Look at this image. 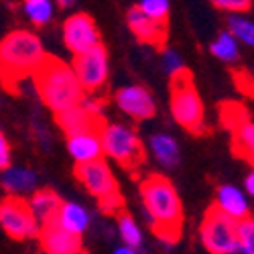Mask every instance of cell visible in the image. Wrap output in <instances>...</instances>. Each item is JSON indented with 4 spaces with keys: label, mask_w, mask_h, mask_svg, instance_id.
<instances>
[{
    "label": "cell",
    "mask_w": 254,
    "mask_h": 254,
    "mask_svg": "<svg viewBox=\"0 0 254 254\" xmlns=\"http://www.w3.org/2000/svg\"><path fill=\"white\" fill-rule=\"evenodd\" d=\"M140 199L155 236L169 246L175 244L183 226V207L175 185L165 175H149L140 181Z\"/></svg>",
    "instance_id": "6da1fadb"
},
{
    "label": "cell",
    "mask_w": 254,
    "mask_h": 254,
    "mask_svg": "<svg viewBox=\"0 0 254 254\" xmlns=\"http://www.w3.org/2000/svg\"><path fill=\"white\" fill-rule=\"evenodd\" d=\"M47 59L41 37L31 29H14L0 39V81L14 92L20 81L33 77Z\"/></svg>",
    "instance_id": "7a4b0ae2"
},
{
    "label": "cell",
    "mask_w": 254,
    "mask_h": 254,
    "mask_svg": "<svg viewBox=\"0 0 254 254\" xmlns=\"http://www.w3.org/2000/svg\"><path fill=\"white\" fill-rule=\"evenodd\" d=\"M33 83L41 102L55 114L73 108L86 96V90L81 88L71 63L49 55L43 61V65L35 71Z\"/></svg>",
    "instance_id": "3957f363"
},
{
    "label": "cell",
    "mask_w": 254,
    "mask_h": 254,
    "mask_svg": "<svg viewBox=\"0 0 254 254\" xmlns=\"http://www.w3.org/2000/svg\"><path fill=\"white\" fill-rule=\"evenodd\" d=\"M171 114L175 122L191 134H205V110L197 88L187 69L171 77Z\"/></svg>",
    "instance_id": "277c9868"
},
{
    "label": "cell",
    "mask_w": 254,
    "mask_h": 254,
    "mask_svg": "<svg viewBox=\"0 0 254 254\" xmlns=\"http://www.w3.org/2000/svg\"><path fill=\"white\" fill-rule=\"evenodd\" d=\"M75 179L88 189L100 203V209L106 214H118L124 205V197L120 195L118 181L104 159H96L90 163L75 165Z\"/></svg>",
    "instance_id": "5b68a950"
},
{
    "label": "cell",
    "mask_w": 254,
    "mask_h": 254,
    "mask_svg": "<svg viewBox=\"0 0 254 254\" xmlns=\"http://www.w3.org/2000/svg\"><path fill=\"white\" fill-rule=\"evenodd\" d=\"M102 151L106 157L116 161L126 171L136 173L144 163V144L140 136L124 124H102L100 128Z\"/></svg>",
    "instance_id": "8992f818"
},
{
    "label": "cell",
    "mask_w": 254,
    "mask_h": 254,
    "mask_svg": "<svg viewBox=\"0 0 254 254\" xmlns=\"http://www.w3.org/2000/svg\"><path fill=\"white\" fill-rule=\"evenodd\" d=\"M199 240L209 254H240L238 220L211 205L201 220Z\"/></svg>",
    "instance_id": "52a82bcc"
},
{
    "label": "cell",
    "mask_w": 254,
    "mask_h": 254,
    "mask_svg": "<svg viewBox=\"0 0 254 254\" xmlns=\"http://www.w3.org/2000/svg\"><path fill=\"white\" fill-rule=\"evenodd\" d=\"M0 228L12 240H29L39 236V220L23 195H6L0 199Z\"/></svg>",
    "instance_id": "ba28073f"
},
{
    "label": "cell",
    "mask_w": 254,
    "mask_h": 254,
    "mask_svg": "<svg viewBox=\"0 0 254 254\" xmlns=\"http://www.w3.org/2000/svg\"><path fill=\"white\" fill-rule=\"evenodd\" d=\"M71 67L86 94H100L110 77V59L104 45H98L92 51L73 55Z\"/></svg>",
    "instance_id": "9c48e42d"
},
{
    "label": "cell",
    "mask_w": 254,
    "mask_h": 254,
    "mask_svg": "<svg viewBox=\"0 0 254 254\" xmlns=\"http://www.w3.org/2000/svg\"><path fill=\"white\" fill-rule=\"evenodd\" d=\"M61 37L71 55H79L102 45V35L96 20L88 12H73L61 25Z\"/></svg>",
    "instance_id": "30bf717a"
},
{
    "label": "cell",
    "mask_w": 254,
    "mask_h": 254,
    "mask_svg": "<svg viewBox=\"0 0 254 254\" xmlns=\"http://www.w3.org/2000/svg\"><path fill=\"white\" fill-rule=\"evenodd\" d=\"M114 102L124 112L136 122L151 120L157 114V102L153 94L144 86H124L114 94Z\"/></svg>",
    "instance_id": "8fae6325"
},
{
    "label": "cell",
    "mask_w": 254,
    "mask_h": 254,
    "mask_svg": "<svg viewBox=\"0 0 254 254\" xmlns=\"http://www.w3.org/2000/svg\"><path fill=\"white\" fill-rule=\"evenodd\" d=\"M39 242L45 254H73L81 250V236L65 230L57 220H49L39 228Z\"/></svg>",
    "instance_id": "7c38bea8"
},
{
    "label": "cell",
    "mask_w": 254,
    "mask_h": 254,
    "mask_svg": "<svg viewBox=\"0 0 254 254\" xmlns=\"http://www.w3.org/2000/svg\"><path fill=\"white\" fill-rule=\"evenodd\" d=\"M126 25L130 33L140 41V43L153 45L157 49H163L167 43V25L144 14L138 6H132L126 12Z\"/></svg>",
    "instance_id": "4fadbf2b"
},
{
    "label": "cell",
    "mask_w": 254,
    "mask_h": 254,
    "mask_svg": "<svg viewBox=\"0 0 254 254\" xmlns=\"http://www.w3.org/2000/svg\"><path fill=\"white\" fill-rule=\"evenodd\" d=\"M55 120L59 124V128L65 132V136L83 132V130H100L102 128V114L90 112L81 102L73 108H67L59 114H55Z\"/></svg>",
    "instance_id": "5bb4252c"
},
{
    "label": "cell",
    "mask_w": 254,
    "mask_h": 254,
    "mask_svg": "<svg viewBox=\"0 0 254 254\" xmlns=\"http://www.w3.org/2000/svg\"><path fill=\"white\" fill-rule=\"evenodd\" d=\"M67 151H69L71 159L75 161V165L102 159L104 151H102L100 130H83V132L69 134L67 136Z\"/></svg>",
    "instance_id": "9a60e30c"
},
{
    "label": "cell",
    "mask_w": 254,
    "mask_h": 254,
    "mask_svg": "<svg viewBox=\"0 0 254 254\" xmlns=\"http://www.w3.org/2000/svg\"><path fill=\"white\" fill-rule=\"evenodd\" d=\"M0 183L10 195H27L37 187V173L29 167H6Z\"/></svg>",
    "instance_id": "2e32d148"
},
{
    "label": "cell",
    "mask_w": 254,
    "mask_h": 254,
    "mask_svg": "<svg viewBox=\"0 0 254 254\" xmlns=\"http://www.w3.org/2000/svg\"><path fill=\"white\" fill-rule=\"evenodd\" d=\"M216 207H220L224 214L232 216L234 220H242L248 216V199L242 193V189L236 185H222L216 191Z\"/></svg>",
    "instance_id": "e0dca14e"
},
{
    "label": "cell",
    "mask_w": 254,
    "mask_h": 254,
    "mask_svg": "<svg viewBox=\"0 0 254 254\" xmlns=\"http://www.w3.org/2000/svg\"><path fill=\"white\" fill-rule=\"evenodd\" d=\"M232 132V151L240 159L254 165V122L246 116L230 128Z\"/></svg>",
    "instance_id": "ac0fdd59"
},
{
    "label": "cell",
    "mask_w": 254,
    "mask_h": 254,
    "mask_svg": "<svg viewBox=\"0 0 254 254\" xmlns=\"http://www.w3.org/2000/svg\"><path fill=\"white\" fill-rule=\"evenodd\" d=\"M61 203L63 201L59 199V195L55 191H51V189H35L31 199H29L31 211L35 214V218L39 220V224H45L49 220H55Z\"/></svg>",
    "instance_id": "d6986e66"
},
{
    "label": "cell",
    "mask_w": 254,
    "mask_h": 254,
    "mask_svg": "<svg viewBox=\"0 0 254 254\" xmlns=\"http://www.w3.org/2000/svg\"><path fill=\"white\" fill-rule=\"evenodd\" d=\"M63 228L73 232V234H83L90 226V211L79 205V203H73V201H63L59 211H57V218H55Z\"/></svg>",
    "instance_id": "ffe728a7"
},
{
    "label": "cell",
    "mask_w": 254,
    "mask_h": 254,
    "mask_svg": "<svg viewBox=\"0 0 254 254\" xmlns=\"http://www.w3.org/2000/svg\"><path fill=\"white\" fill-rule=\"evenodd\" d=\"M149 146H151V153L155 155V159L163 167L171 169L179 163V144L171 134H165V132L153 134L149 140Z\"/></svg>",
    "instance_id": "44dd1931"
},
{
    "label": "cell",
    "mask_w": 254,
    "mask_h": 254,
    "mask_svg": "<svg viewBox=\"0 0 254 254\" xmlns=\"http://www.w3.org/2000/svg\"><path fill=\"white\" fill-rule=\"evenodd\" d=\"M209 53L224 63H236L240 59V41L228 29L220 31L216 39L209 43Z\"/></svg>",
    "instance_id": "7402d4cb"
},
{
    "label": "cell",
    "mask_w": 254,
    "mask_h": 254,
    "mask_svg": "<svg viewBox=\"0 0 254 254\" xmlns=\"http://www.w3.org/2000/svg\"><path fill=\"white\" fill-rule=\"evenodd\" d=\"M55 0H23V12L35 27H45L53 20Z\"/></svg>",
    "instance_id": "603a6c76"
},
{
    "label": "cell",
    "mask_w": 254,
    "mask_h": 254,
    "mask_svg": "<svg viewBox=\"0 0 254 254\" xmlns=\"http://www.w3.org/2000/svg\"><path fill=\"white\" fill-rule=\"evenodd\" d=\"M226 27L240 43L254 47V20L244 16V12H230L226 18Z\"/></svg>",
    "instance_id": "cb8c5ba5"
},
{
    "label": "cell",
    "mask_w": 254,
    "mask_h": 254,
    "mask_svg": "<svg viewBox=\"0 0 254 254\" xmlns=\"http://www.w3.org/2000/svg\"><path fill=\"white\" fill-rule=\"evenodd\" d=\"M116 222H118V232H120V238L126 246H132V248H140L142 244V232L136 224V220L126 214V211H118L116 214Z\"/></svg>",
    "instance_id": "d4e9b609"
},
{
    "label": "cell",
    "mask_w": 254,
    "mask_h": 254,
    "mask_svg": "<svg viewBox=\"0 0 254 254\" xmlns=\"http://www.w3.org/2000/svg\"><path fill=\"white\" fill-rule=\"evenodd\" d=\"M144 14L169 25V14H171V0H138L136 4Z\"/></svg>",
    "instance_id": "484cf974"
},
{
    "label": "cell",
    "mask_w": 254,
    "mask_h": 254,
    "mask_svg": "<svg viewBox=\"0 0 254 254\" xmlns=\"http://www.w3.org/2000/svg\"><path fill=\"white\" fill-rule=\"evenodd\" d=\"M238 244H240V254H254V218L252 216L238 220Z\"/></svg>",
    "instance_id": "4316f807"
},
{
    "label": "cell",
    "mask_w": 254,
    "mask_h": 254,
    "mask_svg": "<svg viewBox=\"0 0 254 254\" xmlns=\"http://www.w3.org/2000/svg\"><path fill=\"white\" fill-rule=\"evenodd\" d=\"M161 65L169 77H173V75L187 69L185 63H183V57L175 49H161Z\"/></svg>",
    "instance_id": "83f0119b"
},
{
    "label": "cell",
    "mask_w": 254,
    "mask_h": 254,
    "mask_svg": "<svg viewBox=\"0 0 254 254\" xmlns=\"http://www.w3.org/2000/svg\"><path fill=\"white\" fill-rule=\"evenodd\" d=\"M220 116H222V124L226 126V128H232L234 124H238L240 120H244L248 114H246V110L242 108L240 104H236V102H224L222 106H220Z\"/></svg>",
    "instance_id": "f1b7e54d"
},
{
    "label": "cell",
    "mask_w": 254,
    "mask_h": 254,
    "mask_svg": "<svg viewBox=\"0 0 254 254\" xmlns=\"http://www.w3.org/2000/svg\"><path fill=\"white\" fill-rule=\"evenodd\" d=\"M209 2L228 12H248L252 8V0H209Z\"/></svg>",
    "instance_id": "f546056e"
},
{
    "label": "cell",
    "mask_w": 254,
    "mask_h": 254,
    "mask_svg": "<svg viewBox=\"0 0 254 254\" xmlns=\"http://www.w3.org/2000/svg\"><path fill=\"white\" fill-rule=\"evenodd\" d=\"M10 161H12V149H10L4 132L0 130V171H4L6 167H10Z\"/></svg>",
    "instance_id": "4dcf8cb0"
},
{
    "label": "cell",
    "mask_w": 254,
    "mask_h": 254,
    "mask_svg": "<svg viewBox=\"0 0 254 254\" xmlns=\"http://www.w3.org/2000/svg\"><path fill=\"white\" fill-rule=\"evenodd\" d=\"M234 79H236L238 88H240L242 92H246L248 96L254 98V79H252V75H248L246 71H236V73H234Z\"/></svg>",
    "instance_id": "1f68e13d"
},
{
    "label": "cell",
    "mask_w": 254,
    "mask_h": 254,
    "mask_svg": "<svg viewBox=\"0 0 254 254\" xmlns=\"http://www.w3.org/2000/svg\"><path fill=\"white\" fill-rule=\"evenodd\" d=\"M244 187H246V193L254 197V169L248 173V177H246V181H244Z\"/></svg>",
    "instance_id": "d6a6232c"
},
{
    "label": "cell",
    "mask_w": 254,
    "mask_h": 254,
    "mask_svg": "<svg viewBox=\"0 0 254 254\" xmlns=\"http://www.w3.org/2000/svg\"><path fill=\"white\" fill-rule=\"evenodd\" d=\"M114 254H138V252H136V248H132V246H126V244H124V246L116 248V250H114Z\"/></svg>",
    "instance_id": "836d02e7"
},
{
    "label": "cell",
    "mask_w": 254,
    "mask_h": 254,
    "mask_svg": "<svg viewBox=\"0 0 254 254\" xmlns=\"http://www.w3.org/2000/svg\"><path fill=\"white\" fill-rule=\"evenodd\" d=\"M55 4L61 6V8H69V6L75 4V0H55Z\"/></svg>",
    "instance_id": "e575fe53"
},
{
    "label": "cell",
    "mask_w": 254,
    "mask_h": 254,
    "mask_svg": "<svg viewBox=\"0 0 254 254\" xmlns=\"http://www.w3.org/2000/svg\"><path fill=\"white\" fill-rule=\"evenodd\" d=\"M73 254H88V252H86V250H83V248H81V250H77V252H73Z\"/></svg>",
    "instance_id": "d590c367"
},
{
    "label": "cell",
    "mask_w": 254,
    "mask_h": 254,
    "mask_svg": "<svg viewBox=\"0 0 254 254\" xmlns=\"http://www.w3.org/2000/svg\"><path fill=\"white\" fill-rule=\"evenodd\" d=\"M252 79H254V73H252Z\"/></svg>",
    "instance_id": "8d00e7d4"
}]
</instances>
